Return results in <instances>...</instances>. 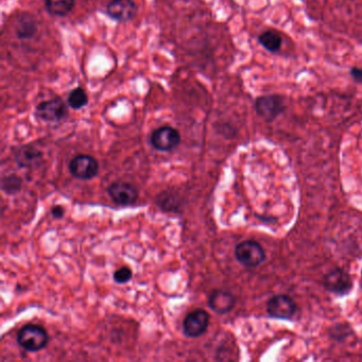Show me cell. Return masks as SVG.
<instances>
[{"label":"cell","mask_w":362,"mask_h":362,"mask_svg":"<svg viewBox=\"0 0 362 362\" xmlns=\"http://www.w3.org/2000/svg\"><path fill=\"white\" fill-rule=\"evenodd\" d=\"M266 311L275 319L289 320L296 311V302L290 296L278 294L270 298L266 303Z\"/></svg>","instance_id":"cell-5"},{"label":"cell","mask_w":362,"mask_h":362,"mask_svg":"<svg viewBox=\"0 0 362 362\" xmlns=\"http://www.w3.org/2000/svg\"><path fill=\"white\" fill-rule=\"evenodd\" d=\"M15 157H17V162L19 166L23 168H26V167L29 168L41 162L42 153L33 147L25 146L17 150Z\"/></svg>","instance_id":"cell-13"},{"label":"cell","mask_w":362,"mask_h":362,"mask_svg":"<svg viewBox=\"0 0 362 362\" xmlns=\"http://www.w3.org/2000/svg\"><path fill=\"white\" fill-rule=\"evenodd\" d=\"M235 256L244 266L254 268L264 262L266 253L264 248L258 242L246 240L235 248Z\"/></svg>","instance_id":"cell-2"},{"label":"cell","mask_w":362,"mask_h":362,"mask_svg":"<svg viewBox=\"0 0 362 362\" xmlns=\"http://www.w3.org/2000/svg\"><path fill=\"white\" fill-rule=\"evenodd\" d=\"M21 185H23V181L15 174H11V176L3 179V190L8 194L19 192L21 190Z\"/></svg>","instance_id":"cell-17"},{"label":"cell","mask_w":362,"mask_h":362,"mask_svg":"<svg viewBox=\"0 0 362 362\" xmlns=\"http://www.w3.org/2000/svg\"><path fill=\"white\" fill-rule=\"evenodd\" d=\"M67 114L66 105L60 98L44 101L37 107V115L42 120L57 123Z\"/></svg>","instance_id":"cell-9"},{"label":"cell","mask_w":362,"mask_h":362,"mask_svg":"<svg viewBox=\"0 0 362 362\" xmlns=\"http://www.w3.org/2000/svg\"><path fill=\"white\" fill-rule=\"evenodd\" d=\"M67 102H69V107H73V109H82L89 102V97H87V93H85L84 89L78 87V89L71 91Z\"/></svg>","instance_id":"cell-16"},{"label":"cell","mask_w":362,"mask_h":362,"mask_svg":"<svg viewBox=\"0 0 362 362\" xmlns=\"http://www.w3.org/2000/svg\"><path fill=\"white\" fill-rule=\"evenodd\" d=\"M107 192L117 206H132L138 198V192L136 188L129 183L114 182L109 187Z\"/></svg>","instance_id":"cell-8"},{"label":"cell","mask_w":362,"mask_h":362,"mask_svg":"<svg viewBox=\"0 0 362 362\" xmlns=\"http://www.w3.org/2000/svg\"><path fill=\"white\" fill-rule=\"evenodd\" d=\"M69 171L75 179L91 180L98 174L99 163L91 155H77L69 163Z\"/></svg>","instance_id":"cell-3"},{"label":"cell","mask_w":362,"mask_h":362,"mask_svg":"<svg viewBox=\"0 0 362 362\" xmlns=\"http://www.w3.org/2000/svg\"><path fill=\"white\" fill-rule=\"evenodd\" d=\"M64 214L65 210L63 206H55L51 208V215H53V217H55V218H62V217L64 216Z\"/></svg>","instance_id":"cell-20"},{"label":"cell","mask_w":362,"mask_h":362,"mask_svg":"<svg viewBox=\"0 0 362 362\" xmlns=\"http://www.w3.org/2000/svg\"><path fill=\"white\" fill-rule=\"evenodd\" d=\"M17 343L28 352H39L49 341L48 334L42 326L28 324L17 333Z\"/></svg>","instance_id":"cell-1"},{"label":"cell","mask_w":362,"mask_h":362,"mask_svg":"<svg viewBox=\"0 0 362 362\" xmlns=\"http://www.w3.org/2000/svg\"><path fill=\"white\" fill-rule=\"evenodd\" d=\"M35 33V26L33 23H28L26 21V24H24L23 26L19 27V37L21 39H28V37H33Z\"/></svg>","instance_id":"cell-19"},{"label":"cell","mask_w":362,"mask_h":362,"mask_svg":"<svg viewBox=\"0 0 362 362\" xmlns=\"http://www.w3.org/2000/svg\"><path fill=\"white\" fill-rule=\"evenodd\" d=\"M256 112L266 121H272L285 109L282 97L270 95L262 96L256 100Z\"/></svg>","instance_id":"cell-7"},{"label":"cell","mask_w":362,"mask_h":362,"mask_svg":"<svg viewBox=\"0 0 362 362\" xmlns=\"http://www.w3.org/2000/svg\"><path fill=\"white\" fill-rule=\"evenodd\" d=\"M351 75L352 77L354 78V80L357 81V82L362 83V69H356V67H354V69H352Z\"/></svg>","instance_id":"cell-21"},{"label":"cell","mask_w":362,"mask_h":362,"mask_svg":"<svg viewBox=\"0 0 362 362\" xmlns=\"http://www.w3.org/2000/svg\"><path fill=\"white\" fill-rule=\"evenodd\" d=\"M258 41L266 51H271V53L280 51V46H282V37L274 30H268V31L262 33L258 37Z\"/></svg>","instance_id":"cell-14"},{"label":"cell","mask_w":362,"mask_h":362,"mask_svg":"<svg viewBox=\"0 0 362 362\" xmlns=\"http://www.w3.org/2000/svg\"><path fill=\"white\" fill-rule=\"evenodd\" d=\"M324 286L328 291L343 296L352 289L353 282L350 274L346 273L344 270L335 269L325 276Z\"/></svg>","instance_id":"cell-10"},{"label":"cell","mask_w":362,"mask_h":362,"mask_svg":"<svg viewBox=\"0 0 362 362\" xmlns=\"http://www.w3.org/2000/svg\"><path fill=\"white\" fill-rule=\"evenodd\" d=\"M151 145L157 151L169 152L180 145L181 135L178 130L171 127H161L153 131L151 135Z\"/></svg>","instance_id":"cell-4"},{"label":"cell","mask_w":362,"mask_h":362,"mask_svg":"<svg viewBox=\"0 0 362 362\" xmlns=\"http://www.w3.org/2000/svg\"><path fill=\"white\" fill-rule=\"evenodd\" d=\"M210 324V314L204 309H196L187 314L183 322L187 337L197 338L206 333Z\"/></svg>","instance_id":"cell-6"},{"label":"cell","mask_w":362,"mask_h":362,"mask_svg":"<svg viewBox=\"0 0 362 362\" xmlns=\"http://www.w3.org/2000/svg\"><path fill=\"white\" fill-rule=\"evenodd\" d=\"M235 296L224 290H215L208 298L210 309L219 314H228L235 307Z\"/></svg>","instance_id":"cell-12"},{"label":"cell","mask_w":362,"mask_h":362,"mask_svg":"<svg viewBox=\"0 0 362 362\" xmlns=\"http://www.w3.org/2000/svg\"><path fill=\"white\" fill-rule=\"evenodd\" d=\"M107 15L118 21H129L134 19L137 7L133 0H112L107 7Z\"/></svg>","instance_id":"cell-11"},{"label":"cell","mask_w":362,"mask_h":362,"mask_svg":"<svg viewBox=\"0 0 362 362\" xmlns=\"http://www.w3.org/2000/svg\"><path fill=\"white\" fill-rule=\"evenodd\" d=\"M133 272L129 266H121L120 269L115 271L114 280L117 284H127L132 278Z\"/></svg>","instance_id":"cell-18"},{"label":"cell","mask_w":362,"mask_h":362,"mask_svg":"<svg viewBox=\"0 0 362 362\" xmlns=\"http://www.w3.org/2000/svg\"><path fill=\"white\" fill-rule=\"evenodd\" d=\"M46 7L53 15L65 17L75 7V0H46Z\"/></svg>","instance_id":"cell-15"}]
</instances>
